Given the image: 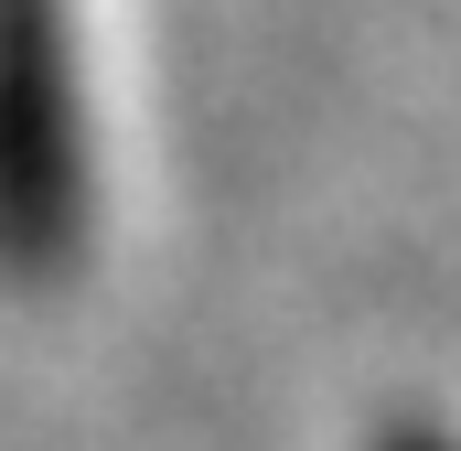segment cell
Masks as SVG:
<instances>
[{
    "label": "cell",
    "mask_w": 461,
    "mask_h": 451,
    "mask_svg": "<svg viewBox=\"0 0 461 451\" xmlns=\"http://www.w3.org/2000/svg\"><path fill=\"white\" fill-rule=\"evenodd\" d=\"M97 236V118L76 0H0V290H54Z\"/></svg>",
    "instance_id": "obj_1"
},
{
    "label": "cell",
    "mask_w": 461,
    "mask_h": 451,
    "mask_svg": "<svg viewBox=\"0 0 461 451\" xmlns=\"http://www.w3.org/2000/svg\"><path fill=\"white\" fill-rule=\"evenodd\" d=\"M375 451H461V441L440 430V419H419V409H397V419L375 430Z\"/></svg>",
    "instance_id": "obj_2"
}]
</instances>
